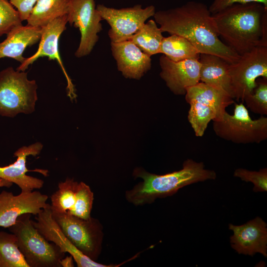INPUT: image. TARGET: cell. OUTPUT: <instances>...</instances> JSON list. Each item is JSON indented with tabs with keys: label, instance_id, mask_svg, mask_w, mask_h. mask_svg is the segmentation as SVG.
Here are the masks:
<instances>
[{
	"label": "cell",
	"instance_id": "1",
	"mask_svg": "<svg viewBox=\"0 0 267 267\" xmlns=\"http://www.w3.org/2000/svg\"><path fill=\"white\" fill-rule=\"evenodd\" d=\"M153 16L162 32L186 39L200 54L217 55L229 64L240 57L220 38L212 14L202 2L189 1L177 7L155 12Z\"/></svg>",
	"mask_w": 267,
	"mask_h": 267
},
{
	"label": "cell",
	"instance_id": "2",
	"mask_svg": "<svg viewBox=\"0 0 267 267\" xmlns=\"http://www.w3.org/2000/svg\"><path fill=\"white\" fill-rule=\"evenodd\" d=\"M212 16L220 38L239 55L267 46V7L262 3H234Z\"/></svg>",
	"mask_w": 267,
	"mask_h": 267
},
{
	"label": "cell",
	"instance_id": "3",
	"mask_svg": "<svg viewBox=\"0 0 267 267\" xmlns=\"http://www.w3.org/2000/svg\"><path fill=\"white\" fill-rule=\"evenodd\" d=\"M203 162H197L188 159L178 171L162 175L147 172L137 168L134 171L135 177L142 179V181L135 185L125 193L127 200L135 206L150 204L157 198L172 196L181 188L186 185L215 179L214 171L205 169Z\"/></svg>",
	"mask_w": 267,
	"mask_h": 267
},
{
	"label": "cell",
	"instance_id": "4",
	"mask_svg": "<svg viewBox=\"0 0 267 267\" xmlns=\"http://www.w3.org/2000/svg\"><path fill=\"white\" fill-rule=\"evenodd\" d=\"M31 214L20 215L8 227L16 238L18 247L29 267H61L65 253L49 243L33 224Z\"/></svg>",
	"mask_w": 267,
	"mask_h": 267
},
{
	"label": "cell",
	"instance_id": "5",
	"mask_svg": "<svg viewBox=\"0 0 267 267\" xmlns=\"http://www.w3.org/2000/svg\"><path fill=\"white\" fill-rule=\"evenodd\" d=\"M38 85L28 79L27 72L8 67L0 72V115L13 118L31 114L38 100Z\"/></svg>",
	"mask_w": 267,
	"mask_h": 267
},
{
	"label": "cell",
	"instance_id": "6",
	"mask_svg": "<svg viewBox=\"0 0 267 267\" xmlns=\"http://www.w3.org/2000/svg\"><path fill=\"white\" fill-rule=\"evenodd\" d=\"M213 128L217 136L235 143H259L267 139V118L252 119L243 103H235L233 114L225 111L221 120L214 121Z\"/></svg>",
	"mask_w": 267,
	"mask_h": 267
},
{
	"label": "cell",
	"instance_id": "7",
	"mask_svg": "<svg viewBox=\"0 0 267 267\" xmlns=\"http://www.w3.org/2000/svg\"><path fill=\"white\" fill-rule=\"evenodd\" d=\"M52 216L70 242L84 255L96 261L102 251L103 226L98 220L84 219L52 211Z\"/></svg>",
	"mask_w": 267,
	"mask_h": 267
},
{
	"label": "cell",
	"instance_id": "8",
	"mask_svg": "<svg viewBox=\"0 0 267 267\" xmlns=\"http://www.w3.org/2000/svg\"><path fill=\"white\" fill-rule=\"evenodd\" d=\"M229 73L234 98L243 101L254 92L258 78L267 79V46H256L241 55L229 64Z\"/></svg>",
	"mask_w": 267,
	"mask_h": 267
},
{
	"label": "cell",
	"instance_id": "9",
	"mask_svg": "<svg viewBox=\"0 0 267 267\" xmlns=\"http://www.w3.org/2000/svg\"><path fill=\"white\" fill-rule=\"evenodd\" d=\"M68 22L78 28L81 34L78 48L75 53L80 58L89 54L98 40L103 20L96 9L94 0H69Z\"/></svg>",
	"mask_w": 267,
	"mask_h": 267
},
{
	"label": "cell",
	"instance_id": "10",
	"mask_svg": "<svg viewBox=\"0 0 267 267\" xmlns=\"http://www.w3.org/2000/svg\"><path fill=\"white\" fill-rule=\"evenodd\" d=\"M96 9L102 19L110 26L108 35L112 43L128 40L141 29L146 20L153 16L156 12L153 5L142 8L138 4L121 9L98 4Z\"/></svg>",
	"mask_w": 267,
	"mask_h": 267
},
{
	"label": "cell",
	"instance_id": "11",
	"mask_svg": "<svg viewBox=\"0 0 267 267\" xmlns=\"http://www.w3.org/2000/svg\"><path fill=\"white\" fill-rule=\"evenodd\" d=\"M51 210L76 217L89 218L94 199L93 193L84 182L67 178L59 182L58 189L50 196Z\"/></svg>",
	"mask_w": 267,
	"mask_h": 267
},
{
	"label": "cell",
	"instance_id": "12",
	"mask_svg": "<svg viewBox=\"0 0 267 267\" xmlns=\"http://www.w3.org/2000/svg\"><path fill=\"white\" fill-rule=\"evenodd\" d=\"M67 23V15H66L54 19L46 26L42 28L41 38L37 51L32 56L26 58L16 70L25 71L29 65L40 57L46 56L49 60H55L59 65L66 79L67 95L70 100L73 101L77 97L75 89L64 66L58 50L59 39L62 33L66 30Z\"/></svg>",
	"mask_w": 267,
	"mask_h": 267
},
{
	"label": "cell",
	"instance_id": "13",
	"mask_svg": "<svg viewBox=\"0 0 267 267\" xmlns=\"http://www.w3.org/2000/svg\"><path fill=\"white\" fill-rule=\"evenodd\" d=\"M48 196L39 191H21L15 195L5 190L0 193V227H9L24 214L37 215L48 203Z\"/></svg>",
	"mask_w": 267,
	"mask_h": 267
},
{
	"label": "cell",
	"instance_id": "14",
	"mask_svg": "<svg viewBox=\"0 0 267 267\" xmlns=\"http://www.w3.org/2000/svg\"><path fill=\"white\" fill-rule=\"evenodd\" d=\"M32 222L44 238L57 246L64 253H69L78 267H117L122 263L115 265H104L97 263L84 255L69 240L53 218L50 205L47 204L35 217Z\"/></svg>",
	"mask_w": 267,
	"mask_h": 267
},
{
	"label": "cell",
	"instance_id": "15",
	"mask_svg": "<svg viewBox=\"0 0 267 267\" xmlns=\"http://www.w3.org/2000/svg\"><path fill=\"white\" fill-rule=\"evenodd\" d=\"M159 63L160 76L175 94L185 95L187 88L200 82L201 63L199 59L175 62L163 55Z\"/></svg>",
	"mask_w": 267,
	"mask_h": 267
},
{
	"label": "cell",
	"instance_id": "16",
	"mask_svg": "<svg viewBox=\"0 0 267 267\" xmlns=\"http://www.w3.org/2000/svg\"><path fill=\"white\" fill-rule=\"evenodd\" d=\"M267 224L256 217L241 225L229 224L233 234L230 238L231 246L238 254L251 256L256 253L267 257Z\"/></svg>",
	"mask_w": 267,
	"mask_h": 267
},
{
	"label": "cell",
	"instance_id": "17",
	"mask_svg": "<svg viewBox=\"0 0 267 267\" xmlns=\"http://www.w3.org/2000/svg\"><path fill=\"white\" fill-rule=\"evenodd\" d=\"M43 145L37 142L28 146H24L17 149L13 154L17 157L16 160L7 166H0V178L14 183L18 185L21 191H31L40 189L44 185L43 180L28 176L26 173L29 170L26 166L28 156H36L42 150Z\"/></svg>",
	"mask_w": 267,
	"mask_h": 267
},
{
	"label": "cell",
	"instance_id": "18",
	"mask_svg": "<svg viewBox=\"0 0 267 267\" xmlns=\"http://www.w3.org/2000/svg\"><path fill=\"white\" fill-rule=\"evenodd\" d=\"M111 47L118 69L125 78L139 79L151 68L150 56L131 41L111 42Z\"/></svg>",
	"mask_w": 267,
	"mask_h": 267
},
{
	"label": "cell",
	"instance_id": "19",
	"mask_svg": "<svg viewBox=\"0 0 267 267\" xmlns=\"http://www.w3.org/2000/svg\"><path fill=\"white\" fill-rule=\"evenodd\" d=\"M42 28L28 24L14 27L6 34V39L0 43V59L11 58L22 63L26 59L24 50L40 42Z\"/></svg>",
	"mask_w": 267,
	"mask_h": 267
},
{
	"label": "cell",
	"instance_id": "20",
	"mask_svg": "<svg viewBox=\"0 0 267 267\" xmlns=\"http://www.w3.org/2000/svg\"><path fill=\"white\" fill-rule=\"evenodd\" d=\"M200 81L221 89L234 99L230 77L229 63L213 54L201 53Z\"/></svg>",
	"mask_w": 267,
	"mask_h": 267
},
{
	"label": "cell",
	"instance_id": "21",
	"mask_svg": "<svg viewBox=\"0 0 267 267\" xmlns=\"http://www.w3.org/2000/svg\"><path fill=\"white\" fill-rule=\"evenodd\" d=\"M185 95L187 102L195 100L212 108L217 115L216 121L221 120L226 108L234 103L233 99L223 90L202 82L187 88Z\"/></svg>",
	"mask_w": 267,
	"mask_h": 267
},
{
	"label": "cell",
	"instance_id": "22",
	"mask_svg": "<svg viewBox=\"0 0 267 267\" xmlns=\"http://www.w3.org/2000/svg\"><path fill=\"white\" fill-rule=\"evenodd\" d=\"M69 0H38L26 20L27 24L43 28L67 15Z\"/></svg>",
	"mask_w": 267,
	"mask_h": 267
},
{
	"label": "cell",
	"instance_id": "23",
	"mask_svg": "<svg viewBox=\"0 0 267 267\" xmlns=\"http://www.w3.org/2000/svg\"><path fill=\"white\" fill-rule=\"evenodd\" d=\"M160 53L170 60L178 62L188 59H199L200 53L186 39L177 35L164 37Z\"/></svg>",
	"mask_w": 267,
	"mask_h": 267
},
{
	"label": "cell",
	"instance_id": "24",
	"mask_svg": "<svg viewBox=\"0 0 267 267\" xmlns=\"http://www.w3.org/2000/svg\"><path fill=\"white\" fill-rule=\"evenodd\" d=\"M160 27L153 20H150L128 40L136 45L149 56L160 53L162 41L164 38Z\"/></svg>",
	"mask_w": 267,
	"mask_h": 267
},
{
	"label": "cell",
	"instance_id": "25",
	"mask_svg": "<svg viewBox=\"0 0 267 267\" xmlns=\"http://www.w3.org/2000/svg\"><path fill=\"white\" fill-rule=\"evenodd\" d=\"M0 267H29L11 232L0 231Z\"/></svg>",
	"mask_w": 267,
	"mask_h": 267
},
{
	"label": "cell",
	"instance_id": "26",
	"mask_svg": "<svg viewBox=\"0 0 267 267\" xmlns=\"http://www.w3.org/2000/svg\"><path fill=\"white\" fill-rule=\"evenodd\" d=\"M190 105L188 120L196 136L202 137L211 121L217 120L215 111L211 107L195 100L187 102Z\"/></svg>",
	"mask_w": 267,
	"mask_h": 267
},
{
	"label": "cell",
	"instance_id": "27",
	"mask_svg": "<svg viewBox=\"0 0 267 267\" xmlns=\"http://www.w3.org/2000/svg\"><path fill=\"white\" fill-rule=\"evenodd\" d=\"M243 101L252 112L261 116L267 115V79L263 78L257 83L254 92L246 95Z\"/></svg>",
	"mask_w": 267,
	"mask_h": 267
},
{
	"label": "cell",
	"instance_id": "28",
	"mask_svg": "<svg viewBox=\"0 0 267 267\" xmlns=\"http://www.w3.org/2000/svg\"><path fill=\"white\" fill-rule=\"evenodd\" d=\"M22 23L18 12L8 0H0V36L6 35Z\"/></svg>",
	"mask_w": 267,
	"mask_h": 267
},
{
	"label": "cell",
	"instance_id": "29",
	"mask_svg": "<svg viewBox=\"0 0 267 267\" xmlns=\"http://www.w3.org/2000/svg\"><path fill=\"white\" fill-rule=\"evenodd\" d=\"M233 176L239 178L245 182H252L254 192L267 191V169H261L259 171H252L247 169L238 168L235 170Z\"/></svg>",
	"mask_w": 267,
	"mask_h": 267
},
{
	"label": "cell",
	"instance_id": "30",
	"mask_svg": "<svg viewBox=\"0 0 267 267\" xmlns=\"http://www.w3.org/2000/svg\"><path fill=\"white\" fill-rule=\"evenodd\" d=\"M252 2L262 3L267 7V0H214L209 9L211 14H214L234 3H246Z\"/></svg>",
	"mask_w": 267,
	"mask_h": 267
},
{
	"label": "cell",
	"instance_id": "31",
	"mask_svg": "<svg viewBox=\"0 0 267 267\" xmlns=\"http://www.w3.org/2000/svg\"><path fill=\"white\" fill-rule=\"evenodd\" d=\"M38 0H8L18 12L22 21L27 20Z\"/></svg>",
	"mask_w": 267,
	"mask_h": 267
},
{
	"label": "cell",
	"instance_id": "32",
	"mask_svg": "<svg viewBox=\"0 0 267 267\" xmlns=\"http://www.w3.org/2000/svg\"><path fill=\"white\" fill-rule=\"evenodd\" d=\"M73 258L70 255V256L64 257L61 261V265L62 267H74Z\"/></svg>",
	"mask_w": 267,
	"mask_h": 267
},
{
	"label": "cell",
	"instance_id": "33",
	"mask_svg": "<svg viewBox=\"0 0 267 267\" xmlns=\"http://www.w3.org/2000/svg\"><path fill=\"white\" fill-rule=\"evenodd\" d=\"M12 184H13V183H12L11 182H10L2 178H0V187H10L12 186Z\"/></svg>",
	"mask_w": 267,
	"mask_h": 267
}]
</instances>
